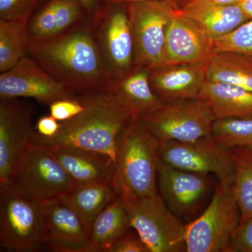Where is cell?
Masks as SVG:
<instances>
[{"mask_svg": "<svg viewBox=\"0 0 252 252\" xmlns=\"http://www.w3.org/2000/svg\"><path fill=\"white\" fill-rule=\"evenodd\" d=\"M28 56L79 96L107 89L112 83L92 25L55 37L29 41Z\"/></svg>", "mask_w": 252, "mask_h": 252, "instance_id": "6da1fadb", "label": "cell"}, {"mask_svg": "<svg viewBox=\"0 0 252 252\" xmlns=\"http://www.w3.org/2000/svg\"><path fill=\"white\" fill-rule=\"evenodd\" d=\"M86 108L77 117L61 122L58 133L44 138L34 132L32 143L46 148L72 147L108 156L117 170V153L132 113L109 88L85 94Z\"/></svg>", "mask_w": 252, "mask_h": 252, "instance_id": "7a4b0ae2", "label": "cell"}, {"mask_svg": "<svg viewBox=\"0 0 252 252\" xmlns=\"http://www.w3.org/2000/svg\"><path fill=\"white\" fill-rule=\"evenodd\" d=\"M160 162V141L135 118L123 132L118 149L120 195L140 198L158 193Z\"/></svg>", "mask_w": 252, "mask_h": 252, "instance_id": "3957f363", "label": "cell"}, {"mask_svg": "<svg viewBox=\"0 0 252 252\" xmlns=\"http://www.w3.org/2000/svg\"><path fill=\"white\" fill-rule=\"evenodd\" d=\"M240 223L233 184L220 182L206 210L186 225V252H230V240Z\"/></svg>", "mask_w": 252, "mask_h": 252, "instance_id": "277c9868", "label": "cell"}, {"mask_svg": "<svg viewBox=\"0 0 252 252\" xmlns=\"http://www.w3.org/2000/svg\"><path fill=\"white\" fill-rule=\"evenodd\" d=\"M121 196L131 228L137 232L149 252L186 251V225L167 207L161 195L157 193L140 198Z\"/></svg>", "mask_w": 252, "mask_h": 252, "instance_id": "5b68a950", "label": "cell"}, {"mask_svg": "<svg viewBox=\"0 0 252 252\" xmlns=\"http://www.w3.org/2000/svg\"><path fill=\"white\" fill-rule=\"evenodd\" d=\"M75 186L49 149L32 142L4 187L43 203L61 198Z\"/></svg>", "mask_w": 252, "mask_h": 252, "instance_id": "8992f818", "label": "cell"}, {"mask_svg": "<svg viewBox=\"0 0 252 252\" xmlns=\"http://www.w3.org/2000/svg\"><path fill=\"white\" fill-rule=\"evenodd\" d=\"M45 231L41 203L0 187V251L39 252L44 248Z\"/></svg>", "mask_w": 252, "mask_h": 252, "instance_id": "52a82bcc", "label": "cell"}, {"mask_svg": "<svg viewBox=\"0 0 252 252\" xmlns=\"http://www.w3.org/2000/svg\"><path fill=\"white\" fill-rule=\"evenodd\" d=\"M91 25L112 80L124 77L135 66L128 3L101 6Z\"/></svg>", "mask_w": 252, "mask_h": 252, "instance_id": "ba28073f", "label": "cell"}, {"mask_svg": "<svg viewBox=\"0 0 252 252\" xmlns=\"http://www.w3.org/2000/svg\"><path fill=\"white\" fill-rule=\"evenodd\" d=\"M139 119L160 142H193L211 136L216 120L207 104L198 98L164 102Z\"/></svg>", "mask_w": 252, "mask_h": 252, "instance_id": "9c48e42d", "label": "cell"}, {"mask_svg": "<svg viewBox=\"0 0 252 252\" xmlns=\"http://www.w3.org/2000/svg\"><path fill=\"white\" fill-rule=\"evenodd\" d=\"M177 7L170 1L128 3L135 65L149 69L163 65L167 26Z\"/></svg>", "mask_w": 252, "mask_h": 252, "instance_id": "30bf717a", "label": "cell"}, {"mask_svg": "<svg viewBox=\"0 0 252 252\" xmlns=\"http://www.w3.org/2000/svg\"><path fill=\"white\" fill-rule=\"evenodd\" d=\"M160 160L175 168L206 176L216 175L222 183L233 184V162L230 151L212 136L193 142H160Z\"/></svg>", "mask_w": 252, "mask_h": 252, "instance_id": "8fae6325", "label": "cell"}, {"mask_svg": "<svg viewBox=\"0 0 252 252\" xmlns=\"http://www.w3.org/2000/svg\"><path fill=\"white\" fill-rule=\"evenodd\" d=\"M81 97L28 55L0 75L1 99L26 97L49 105L59 99Z\"/></svg>", "mask_w": 252, "mask_h": 252, "instance_id": "7c38bea8", "label": "cell"}, {"mask_svg": "<svg viewBox=\"0 0 252 252\" xmlns=\"http://www.w3.org/2000/svg\"><path fill=\"white\" fill-rule=\"evenodd\" d=\"M17 99L0 103V187L9 183L34 135L32 109Z\"/></svg>", "mask_w": 252, "mask_h": 252, "instance_id": "4fadbf2b", "label": "cell"}, {"mask_svg": "<svg viewBox=\"0 0 252 252\" xmlns=\"http://www.w3.org/2000/svg\"><path fill=\"white\" fill-rule=\"evenodd\" d=\"M215 51V39L177 7L167 26L164 64H207Z\"/></svg>", "mask_w": 252, "mask_h": 252, "instance_id": "5bb4252c", "label": "cell"}, {"mask_svg": "<svg viewBox=\"0 0 252 252\" xmlns=\"http://www.w3.org/2000/svg\"><path fill=\"white\" fill-rule=\"evenodd\" d=\"M41 205L46 221L44 248L55 252H89V233L70 207L59 198Z\"/></svg>", "mask_w": 252, "mask_h": 252, "instance_id": "9a60e30c", "label": "cell"}, {"mask_svg": "<svg viewBox=\"0 0 252 252\" xmlns=\"http://www.w3.org/2000/svg\"><path fill=\"white\" fill-rule=\"evenodd\" d=\"M150 83L162 102L197 99L207 79V64L179 63L150 69Z\"/></svg>", "mask_w": 252, "mask_h": 252, "instance_id": "2e32d148", "label": "cell"}, {"mask_svg": "<svg viewBox=\"0 0 252 252\" xmlns=\"http://www.w3.org/2000/svg\"><path fill=\"white\" fill-rule=\"evenodd\" d=\"M47 149L76 186L111 183L119 189L117 167L108 156L72 147Z\"/></svg>", "mask_w": 252, "mask_h": 252, "instance_id": "e0dca14e", "label": "cell"}, {"mask_svg": "<svg viewBox=\"0 0 252 252\" xmlns=\"http://www.w3.org/2000/svg\"><path fill=\"white\" fill-rule=\"evenodd\" d=\"M205 177L170 166L160 160L158 175L160 195L177 216L188 213L203 198L208 187Z\"/></svg>", "mask_w": 252, "mask_h": 252, "instance_id": "ac0fdd59", "label": "cell"}, {"mask_svg": "<svg viewBox=\"0 0 252 252\" xmlns=\"http://www.w3.org/2000/svg\"><path fill=\"white\" fill-rule=\"evenodd\" d=\"M85 8L78 0H46L28 21L31 41L46 40L79 26Z\"/></svg>", "mask_w": 252, "mask_h": 252, "instance_id": "d6986e66", "label": "cell"}, {"mask_svg": "<svg viewBox=\"0 0 252 252\" xmlns=\"http://www.w3.org/2000/svg\"><path fill=\"white\" fill-rule=\"evenodd\" d=\"M150 69L135 65L121 79L112 81L109 90L117 96L135 118L153 112L163 102L150 83Z\"/></svg>", "mask_w": 252, "mask_h": 252, "instance_id": "ffe728a7", "label": "cell"}, {"mask_svg": "<svg viewBox=\"0 0 252 252\" xmlns=\"http://www.w3.org/2000/svg\"><path fill=\"white\" fill-rule=\"evenodd\" d=\"M198 98L207 104L216 120L252 116V92L239 86L207 80Z\"/></svg>", "mask_w": 252, "mask_h": 252, "instance_id": "44dd1931", "label": "cell"}, {"mask_svg": "<svg viewBox=\"0 0 252 252\" xmlns=\"http://www.w3.org/2000/svg\"><path fill=\"white\" fill-rule=\"evenodd\" d=\"M119 194L114 184H91L75 186L59 199L77 214L89 235L94 220Z\"/></svg>", "mask_w": 252, "mask_h": 252, "instance_id": "7402d4cb", "label": "cell"}, {"mask_svg": "<svg viewBox=\"0 0 252 252\" xmlns=\"http://www.w3.org/2000/svg\"><path fill=\"white\" fill-rule=\"evenodd\" d=\"M180 9L215 40L229 34L250 19L239 4H194Z\"/></svg>", "mask_w": 252, "mask_h": 252, "instance_id": "603a6c76", "label": "cell"}, {"mask_svg": "<svg viewBox=\"0 0 252 252\" xmlns=\"http://www.w3.org/2000/svg\"><path fill=\"white\" fill-rule=\"evenodd\" d=\"M130 228L128 214L119 194L94 220L89 235V252H105Z\"/></svg>", "mask_w": 252, "mask_h": 252, "instance_id": "cb8c5ba5", "label": "cell"}, {"mask_svg": "<svg viewBox=\"0 0 252 252\" xmlns=\"http://www.w3.org/2000/svg\"><path fill=\"white\" fill-rule=\"evenodd\" d=\"M207 79L239 86L252 92V56L215 51L207 64Z\"/></svg>", "mask_w": 252, "mask_h": 252, "instance_id": "d4e9b609", "label": "cell"}, {"mask_svg": "<svg viewBox=\"0 0 252 252\" xmlns=\"http://www.w3.org/2000/svg\"><path fill=\"white\" fill-rule=\"evenodd\" d=\"M27 20L0 19V72L9 70L27 56Z\"/></svg>", "mask_w": 252, "mask_h": 252, "instance_id": "484cf974", "label": "cell"}, {"mask_svg": "<svg viewBox=\"0 0 252 252\" xmlns=\"http://www.w3.org/2000/svg\"><path fill=\"white\" fill-rule=\"evenodd\" d=\"M233 188L240 207V223L252 218V148L231 149Z\"/></svg>", "mask_w": 252, "mask_h": 252, "instance_id": "4316f807", "label": "cell"}, {"mask_svg": "<svg viewBox=\"0 0 252 252\" xmlns=\"http://www.w3.org/2000/svg\"><path fill=\"white\" fill-rule=\"evenodd\" d=\"M212 137L225 149L252 148V116L215 120Z\"/></svg>", "mask_w": 252, "mask_h": 252, "instance_id": "83f0119b", "label": "cell"}, {"mask_svg": "<svg viewBox=\"0 0 252 252\" xmlns=\"http://www.w3.org/2000/svg\"><path fill=\"white\" fill-rule=\"evenodd\" d=\"M215 51H233L252 56V18L215 40Z\"/></svg>", "mask_w": 252, "mask_h": 252, "instance_id": "f1b7e54d", "label": "cell"}, {"mask_svg": "<svg viewBox=\"0 0 252 252\" xmlns=\"http://www.w3.org/2000/svg\"><path fill=\"white\" fill-rule=\"evenodd\" d=\"M46 0H0V18L9 21H29L33 11Z\"/></svg>", "mask_w": 252, "mask_h": 252, "instance_id": "f546056e", "label": "cell"}, {"mask_svg": "<svg viewBox=\"0 0 252 252\" xmlns=\"http://www.w3.org/2000/svg\"><path fill=\"white\" fill-rule=\"evenodd\" d=\"M50 115L59 122H66L77 117L86 108L85 96L79 98L63 99L49 104Z\"/></svg>", "mask_w": 252, "mask_h": 252, "instance_id": "4dcf8cb0", "label": "cell"}, {"mask_svg": "<svg viewBox=\"0 0 252 252\" xmlns=\"http://www.w3.org/2000/svg\"><path fill=\"white\" fill-rule=\"evenodd\" d=\"M230 252H252V218L240 223L230 242Z\"/></svg>", "mask_w": 252, "mask_h": 252, "instance_id": "1f68e13d", "label": "cell"}, {"mask_svg": "<svg viewBox=\"0 0 252 252\" xmlns=\"http://www.w3.org/2000/svg\"><path fill=\"white\" fill-rule=\"evenodd\" d=\"M105 252H150L147 245L138 235L130 234L128 232L118 238L106 250Z\"/></svg>", "mask_w": 252, "mask_h": 252, "instance_id": "d6a6232c", "label": "cell"}, {"mask_svg": "<svg viewBox=\"0 0 252 252\" xmlns=\"http://www.w3.org/2000/svg\"><path fill=\"white\" fill-rule=\"evenodd\" d=\"M61 122L51 115L44 116L38 119L34 132L36 135L44 138H51L59 132Z\"/></svg>", "mask_w": 252, "mask_h": 252, "instance_id": "836d02e7", "label": "cell"}, {"mask_svg": "<svg viewBox=\"0 0 252 252\" xmlns=\"http://www.w3.org/2000/svg\"><path fill=\"white\" fill-rule=\"evenodd\" d=\"M81 4L85 8L86 11L94 16V14H97V11L100 9L101 5L99 4L100 0H78Z\"/></svg>", "mask_w": 252, "mask_h": 252, "instance_id": "e575fe53", "label": "cell"}, {"mask_svg": "<svg viewBox=\"0 0 252 252\" xmlns=\"http://www.w3.org/2000/svg\"><path fill=\"white\" fill-rule=\"evenodd\" d=\"M242 1H243V0H199V1L195 2V4L232 5L238 4Z\"/></svg>", "mask_w": 252, "mask_h": 252, "instance_id": "d590c367", "label": "cell"}, {"mask_svg": "<svg viewBox=\"0 0 252 252\" xmlns=\"http://www.w3.org/2000/svg\"><path fill=\"white\" fill-rule=\"evenodd\" d=\"M104 1L105 4H117V3H134L141 2V1H170L172 2L176 3L175 0H101Z\"/></svg>", "mask_w": 252, "mask_h": 252, "instance_id": "8d00e7d4", "label": "cell"}, {"mask_svg": "<svg viewBox=\"0 0 252 252\" xmlns=\"http://www.w3.org/2000/svg\"><path fill=\"white\" fill-rule=\"evenodd\" d=\"M242 9L248 15L249 18H252V0H243L239 3Z\"/></svg>", "mask_w": 252, "mask_h": 252, "instance_id": "74e56055", "label": "cell"}, {"mask_svg": "<svg viewBox=\"0 0 252 252\" xmlns=\"http://www.w3.org/2000/svg\"><path fill=\"white\" fill-rule=\"evenodd\" d=\"M177 6L180 8H185L190 5L195 4L199 0H175Z\"/></svg>", "mask_w": 252, "mask_h": 252, "instance_id": "f35d334b", "label": "cell"}]
</instances>
